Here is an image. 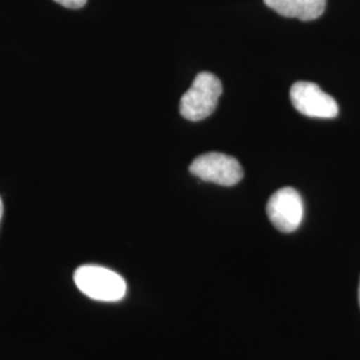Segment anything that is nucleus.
<instances>
[{"instance_id": "1", "label": "nucleus", "mask_w": 360, "mask_h": 360, "mask_svg": "<svg viewBox=\"0 0 360 360\" xmlns=\"http://www.w3.org/2000/svg\"><path fill=\"white\" fill-rule=\"evenodd\" d=\"M223 92L221 82L211 72H200L191 87L180 99V115L191 122H199L211 115Z\"/></svg>"}, {"instance_id": "2", "label": "nucleus", "mask_w": 360, "mask_h": 360, "mask_svg": "<svg viewBox=\"0 0 360 360\" xmlns=\"http://www.w3.org/2000/svg\"><path fill=\"white\" fill-rule=\"evenodd\" d=\"M77 288L98 302H117L127 292L126 281L115 271L101 266H82L74 274Z\"/></svg>"}, {"instance_id": "3", "label": "nucleus", "mask_w": 360, "mask_h": 360, "mask_svg": "<svg viewBox=\"0 0 360 360\" xmlns=\"http://www.w3.org/2000/svg\"><path fill=\"white\" fill-rule=\"evenodd\" d=\"M190 172L199 179L226 187L238 184L243 178L240 163L230 155L220 153L198 156L190 166Z\"/></svg>"}, {"instance_id": "4", "label": "nucleus", "mask_w": 360, "mask_h": 360, "mask_svg": "<svg viewBox=\"0 0 360 360\" xmlns=\"http://www.w3.org/2000/svg\"><path fill=\"white\" fill-rule=\"evenodd\" d=\"M290 98L296 111L302 115L333 119L339 114V107L334 98L311 82L295 83L290 91Z\"/></svg>"}, {"instance_id": "5", "label": "nucleus", "mask_w": 360, "mask_h": 360, "mask_svg": "<svg viewBox=\"0 0 360 360\" xmlns=\"http://www.w3.org/2000/svg\"><path fill=\"white\" fill-rule=\"evenodd\" d=\"M303 200L292 187H284L272 193L267 202V217L276 230L294 232L303 219Z\"/></svg>"}, {"instance_id": "6", "label": "nucleus", "mask_w": 360, "mask_h": 360, "mask_svg": "<svg viewBox=\"0 0 360 360\" xmlns=\"http://www.w3.org/2000/svg\"><path fill=\"white\" fill-rule=\"evenodd\" d=\"M264 3L284 18L309 22L322 16L327 0H264Z\"/></svg>"}, {"instance_id": "7", "label": "nucleus", "mask_w": 360, "mask_h": 360, "mask_svg": "<svg viewBox=\"0 0 360 360\" xmlns=\"http://www.w3.org/2000/svg\"><path fill=\"white\" fill-rule=\"evenodd\" d=\"M56 3L62 4L63 7L67 8H72V10H77V8H82L86 6L87 0H55Z\"/></svg>"}, {"instance_id": "8", "label": "nucleus", "mask_w": 360, "mask_h": 360, "mask_svg": "<svg viewBox=\"0 0 360 360\" xmlns=\"http://www.w3.org/2000/svg\"><path fill=\"white\" fill-rule=\"evenodd\" d=\"M1 215H3V202H1V198H0V219H1Z\"/></svg>"}, {"instance_id": "9", "label": "nucleus", "mask_w": 360, "mask_h": 360, "mask_svg": "<svg viewBox=\"0 0 360 360\" xmlns=\"http://www.w3.org/2000/svg\"><path fill=\"white\" fill-rule=\"evenodd\" d=\"M359 304H360V283H359Z\"/></svg>"}]
</instances>
